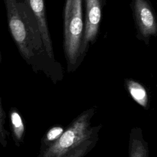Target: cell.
I'll return each instance as SVG.
<instances>
[{
	"label": "cell",
	"instance_id": "1",
	"mask_svg": "<svg viewBox=\"0 0 157 157\" xmlns=\"http://www.w3.org/2000/svg\"><path fill=\"white\" fill-rule=\"evenodd\" d=\"M8 25L12 36L21 55L29 58L43 44L35 17L28 0H4Z\"/></svg>",
	"mask_w": 157,
	"mask_h": 157
},
{
	"label": "cell",
	"instance_id": "2",
	"mask_svg": "<svg viewBox=\"0 0 157 157\" xmlns=\"http://www.w3.org/2000/svg\"><path fill=\"white\" fill-rule=\"evenodd\" d=\"M83 0H66L63 10V45L69 60L80 55L83 34Z\"/></svg>",
	"mask_w": 157,
	"mask_h": 157
},
{
	"label": "cell",
	"instance_id": "3",
	"mask_svg": "<svg viewBox=\"0 0 157 157\" xmlns=\"http://www.w3.org/2000/svg\"><path fill=\"white\" fill-rule=\"evenodd\" d=\"M131 8L137 31V37L148 45L151 37L157 35V17L148 0H132Z\"/></svg>",
	"mask_w": 157,
	"mask_h": 157
},
{
	"label": "cell",
	"instance_id": "4",
	"mask_svg": "<svg viewBox=\"0 0 157 157\" xmlns=\"http://www.w3.org/2000/svg\"><path fill=\"white\" fill-rule=\"evenodd\" d=\"M105 0H84L85 18L80 55L94 44L99 36Z\"/></svg>",
	"mask_w": 157,
	"mask_h": 157
},
{
	"label": "cell",
	"instance_id": "5",
	"mask_svg": "<svg viewBox=\"0 0 157 157\" xmlns=\"http://www.w3.org/2000/svg\"><path fill=\"white\" fill-rule=\"evenodd\" d=\"M45 0H28L29 6L36 20L44 49L50 54L52 53V42L46 17Z\"/></svg>",
	"mask_w": 157,
	"mask_h": 157
},
{
	"label": "cell",
	"instance_id": "6",
	"mask_svg": "<svg viewBox=\"0 0 157 157\" xmlns=\"http://www.w3.org/2000/svg\"><path fill=\"white\" fill-rule=\"evenodd\" d=\"M10 121L14 135L17 139H20L24 131V126L21 118L17 111H12L10 113Z\"/></svg>",
	"mask_w": 157,
	"mask_h": 157
},
{
	"label": "cell",
	"instance_id": "7",
	"mask_svg": "<svg viewBox=\"0 0 157 157\" xmlns=\"http://www.w3.org/2000/svg\"><path fill=\"white\" fill-rule=\"evenodd\" d=\"M74 133L72 131H66L59 140V145L62 148H67L70 147L74 142Z\"/></svg>",
	"mask_w": 157,
	"mask_h": 157
},
{
	"label": "cell",
	"instance_id": "8",
	"mask_svg": "<svg viewBox=\"0 0 157 157\" xmlns=\"http://www.w3.org/2000/svg\"><path fill=\"white\" fill-rule=\"evenodd\" d=\"M5 122V113L3 110L1 102L0 100V144L5 147L6 144V131H5L4 125Z\"/></svg>",
	"mask_w": 157,
	"mask_h": 157
},
{
	"label": "cell",
	"instance_id": "9",
	"mask_svg": "<svg viewBox=\"0 0 157 157\" xmlns=\"http://www.w3.org/2000/svg\"><path fill=\"white\" fill-rule=\"evenodd\" d=\"M130 91L133 98L139 102L143 101L146 96L145 90L138 85L131 86L130 88Z\"/></svg>",
	"mask_w": 157,
	"mask_h": 157
},
{
	"label": "cell",
	"instance_id": "10",
	"mask_svg": "<svg viewBox=\"0 0 157 157\" xmlns=\"http://www.w3.org/2000/svg\"><path fill=\"white\" fill-rule=\"evenodd\" d=\"M63 132V129L59 127H55L50 129L47 133V139L50 140H53L56 139Z\"/></svg>",
	"mask_w": 157,
	"mask_h": 157
}]
</instances>
